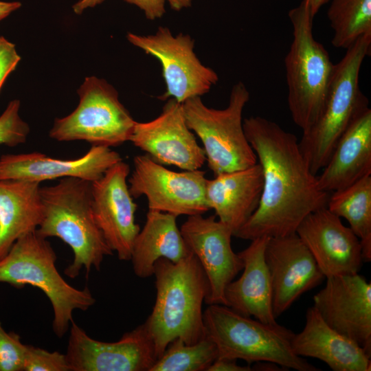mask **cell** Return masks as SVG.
<instances>
[{
  "label": "cell",
  "mask_w": 371,
  "mask_h": 371,
  "mask_svg": "<svg viewBox=\"0 0 371 371\" xmlns=\"http://www.w3.org/2000/svg\"><path fill=\"white\" fill-rule=\"evenodd\" d=\"M329 1L330 0H309L312 15L315 16L321 7Z\"/></svg>",
  "instance_id": "cell-38"
},
{
  "label": "cell",
  "mask_w": 371,
  "mask_h": 371,
  "mask_svg": "<svg viewBox=\"0 0 371 371\" xmlns=\"http://www.w3.org/2000/svg\"><path fill=\"white\" fill-rule=\"evenodd\" d=\"M21 5V3L18 1L8 2L0 1V21L14 11L18 10Z\"/></svg>",
  "instance_id": "cell-35"
},
{
  "label": "cell",
  "mask_w": 371,
  "mask_h": 371,
  "mask_svg": "<svg viewBox=\"0 0 371 371\" xmlns=\"http://www.w3.org/2000/svg\"><path fill=\"white\" fill-rule=\"evenodd\" d=\"M192 0H165L168 2L170 8L176 11H179L183 8H187L192 5Z\"/></svg>",
  "instance_id": "cell-37"
},
{
  "label": "cell",
  "mask_w": 371,
  "mask_h": 371,
  "mask_svg": "<svg viewBox=\"0 0 371 371\" xmlns=\"http://www.w3.org/2000/svg\"><path fill=\"white\" fill-rule=\"evenodd\" d=\"M40 192L43 218L36 231L46 238H59L71 247L74 258L65 274L75 278L83 269L87 274L93 268L100 270L104 257L113 251L94 219L91 182L66 177L41 187Z\"/></svg>",
  "instance_id": "cell-3"
},
{
  "label": "cell",
  "mask_w": 371,
  "mask_h": 371,
  "mask_svg": "<svg viewBox=\"0 0 371 371\" xmlns=\"http://www.w3.org/2000/svg\"><path fill=\"white\" fill-rule=\"evenodd\" d=\"M243 128L263 186L256 210L233 236L252 240L295 234L307 215L326 207L330 195L319 188L294 134L260 116L245 118Z\"/></svg>",
  "instance_id": "cell-1"
},
{
  "label": "cell",
  "mask_w": 371,
  "mask_h": 371,
  "mask_svg": "<svg viewBox=\"0 0 371 371\" xmlns=\"http://www.w3.org/2000/svg\"><path fill=\"white\" fill-rule=\"evenodd\" d=\"M330 1L327 16L335 47L346 49L361 36L371 34V0Z\"/></svg>",
  "instance_id": "cell-27"
},
{
  "label": "cell",
  "mask_w": 371,
  "mask_h": 371,
  "mask_svg": "<svg viewBox=\"0 0 371 371\" xmlns=\"http://www.w3.org/2000/svg\"><path fill=\"white\" fill-rule=\"evenodd\" d=\"M142 10L149 20L161 18L166 12L165 0H124Z\"/></svg>",
  "instance_id": "cell-33"
},
{
  "label": "cell",
  "mask_w": 371,
  "mask_h": 371,
  "mask_svg": "<svg viewBox=\"0 0 371 371\" xmlns=\"http://www.w3.org/2000/svg\"><path fill=\"white\" fill-rule=\"evenodd\" d=\"M40 183L0 179V260L20 237L36 231L43 218Z\"/></svg>",
  "instance_id": "cell-24"
},
{
  "label": "cell",
  "mask_w": 371,
  "mask_h": 371,
  "mask_svg": "<svg viewBox=\"0 0 371 371\" xmlns=\"http://www.w3.org/2000/svg\"><path fill=\"white\" fill-rule=\"evenodd\" d=\"M265 259L272 286V307L276 318L303 293L325 278L314 258L296 233L268 238Z\"/></svg>",
  "instance_id": "cell-18"
},
{
  "label": "cell",
  "mask_w": 371,
  "mask_h": 371,
  "mask_svg": "<svg viewBox=\"0 0 371 371\" xmlns=\"http://www.w3.org/2000/svg\"><path fill=\"white\" fill-rule=\"evenodd\" d=\"M129 166L122 160L91 182L92 211L107 244L119 260H130L140 231L135 223L137 205L127 184Z\"/></svg>",
  "instance_id": "cell-13"
},
{
  "label": "cell",
  "mask_w": 371,
  "mask_h": 371,
  "mask_svg": "<svg viewBox=\"0 0 371 371\" xmlns=\"http://www.w3.org/2000/svg\"><path fill=\"white\" fill-rule=\"evenodd\" d=\"M295 233L325 278L355 275L360 271L363 260L359 239L327 207L307 215Z\"/></svg>",
  "instance_id": "cell-17"
},
{
  "label": "cell",
  "mask_w": 371,
  "mask_h": 371,
  "mask_svg": "<svg viewBox=\"0 0 371 371\" xmlns=\"http://www.w3.org/2000/svg\"><path fill=\"white\" fill-rule=\"evenodd\" d=\"M327 208L345 218L359 239L363 262L371 260V175L329 196Z\"/></svg>",
  "instance_id": "cell-26"
},
{
  "label": "cell",
  "mask_w": 371,
  "mask_h": 371,
  "mask_svg": "<svg viewBox=\"0 0 371 371\" xmlns=\"http://www.w3.org/2000/svg\"><path fill=\"white\" fill-rule=\"evenodd\" d=\"M129 141L161 165L195 170L206 161L203 148L186 124L182 104L173 98L168 99L156 118L136 122Z\"/></svg>",
  "instance_id": "cell-14"
},
{
  "label": "cell",
  "mask_w": 371,
  "mask_h": 371,
  "mask_svg": "<svg viewBox=\"0 0 371 371\" xmlns=\"http://www.w3.org/2000/svg\"><path fill=\"white\" fill-rule=\"evenodd\" d=\"M262 186V172L257 163L245 169L207 179L206 201L218 221L227 225L234 236L256 210Z\"/></svg>",
  "instance_id": "cell-22"
},
{
  "label": "cell",
  "mask_w": 371,
  "mask_h": 371,
  "mask_svg": "<svg viewBox=\"0 0 371 371\" xmlns=\"http://www.w3.org/2000/svg\"><path fill=\"white\" fill-rule=\"evenodd\" d=\"M104 1V0H80L73 6V9L75 13L80 14L85 9L93 8L102 3Z\"/></svg>",
  "instance_id": "cell-36"
},
{
  "label": "cell",
  "mask_w": 371,
  "mask_h": 371,
  "mask_svg": "<svg viewBox=\"0 0 371 371\" xmlns=\"http://www.w3.org/2000/svg\"><path fill=\"white\" fill-rule=\"evenodd\" d=\"M326 279L313 306L330 327L371 356V283L359 273Z\"/></svg>",
  "instance_id": "cell-16"
},
{
  "label": "cell",
  "mask_w": 371,
  "mask_h": 371,
  "mask_svg": "<svg viewBox=\"0 0 371 371\" xmlns=\"http://www.w3.org/2000/svg\"><path fill=\"white\" fill-rule=\"evenodd\" d=\"M217 357L216 346L207 337L192 344L176 338L168 344L150 371H207Z\"/></svg>",
  "instance_id": "cell-28"
},
{
  "label": "cell",
  "mask_w": 371,
  "mask_h": 371,
  "mask_svg": "<svg viewBox=\"0 0 371 371\" xmlns=\"http://www.w3.org/2000/svg\"><path fill=\"white\" fill-rule=\"evenodd\" d=\"M56 254L50 243L36 231L14 243L0 260V282L21 289L30 285L41 289L52 306V328L63 337L73 320L75 310L87 311L95 302L87 287L78 289L69 284L56 267Z\"/></svg>",
  "instance_id": "cell-5"
},
{
  "label": "cell",
  "mask_w": 371,
  "mask_h": 371,
  "mask_svg": "<svg viewBox=\"0 0 371 371\" xmlns=\"http://www.w3.org/2000/svg\"><path fill=\"white\" fill-rule=\"evenodd\" d=\"M293 41L284 58L289 109L302 132L317 120L324 107L335 64L313 34L309 0L289 12Z\"/></svg>",
  "instance_id": "cell-7"
},
{
  "label": "cell",
  "mask_w": 371,
  "mask_h": 371,
  "mask_svg": "<svg viewBox=\"0 0 371 371\" xmlns=\"http://www.w3.org/2000/svg\"><path fill=\"white\" fill-rule=\"evenodd\" d=\"M208 305L203 311L205 337L216 346L217 358L242 359L249 364L269 361L297 371L319 370L294 353V333L290 329L243 315L225 305Z\"/></svg>",
  "instance_id": "cell-6"
},
{
  "label": "cell",
  "mask_w": 371,
  "mask_h": 371,
  "mask_svg": "<svg viewBox=\"0 0 371 371\" xmlns=\"http://www.w3.org/2000/svg\"><path fill=\"white\" fill-rule=\"evenodd\" d=\"M317 177L326 192L344 189L371 175V109L361 112L338 141L328 161Z\"/></svg>",
  "instance_id": "cell-23"
},
{
  "label": "cell",
  "mask_w": 371,
  "mask_h": 371,
  "mask_svg": "<svg viewBox=\"0 0 371 371\" xmlns=\"http://www.w3.org/2000/svg\"><path fill=\"white\" fill-rule=\"evenodd\" d=\"M291 348L295 355L319 359L333 371L370 370L371 356L330 327L313 306L306 311L302 330L294 333Z\"/></svg>",
  "instance_id": "cell-21"
},
{
  "label": "cell",
  "mask_w": 371,
  "mask_h": 371,
  "mask_svg": "<svg viewBox=\"0 0 371 371\" xmlns=\"http://www.w3.org/2000/svg\"><path fill=\"white\" fill-rule=\"evenodd\" d=\"M133 167L128 180L129 192L133 198L145 196L148 210L177 217L203 214L210 210L205 198V171L175 172L146 154L135 157Z\"/></svg>",
  "instance_id": "cell-11"
},
{
  "label": "cell",
  "mask_w": 371,
  "mask_h": 371,
  "mask_svg": "<svg viewBox=\"0 0 371 371\" xmlns=\"http://www.w3.org/2000/svg\"><path fill=\"white\" fill-rule=\"evenodd\" d=\"M128 41L161 63L166 90L158 98H173L179 103L207 93L218 81L217 74L203 65L194 52V42L188 34L174 36L166 27L154 34L128 32Z\"/></svg>",
  "instance_id": "cell-10"
},
{
  "label": "cell",
  "mask_w": 371,
  "mask_h": 371,
  "mask_svg": "<svg viewBox=\"0 0 371 371\" xmlns=\"http://www.w3.org/2000/svg\"><path fill=\"white\" fill-rule=\"evenodd\" d=\"M252 367L239 366L236 360L217 358L207 368V371H251Z\"/></svg>",
  "instance_id": "cell-34"
},
{
  "label": "cell",
  "mask_w": 371,
  "mask_h": 371,
  "mask_svg": "<svg viewBox=\"0 0 371 371\" xmlns=\"http://www.w3.org/2000/svg\"><path fill=\"white\" fill-rule=\"evenodd\" d=\"M249 96L245 85L238 82L223 109L207 107L199 96L182 103L186 124L201 140L207 166L214 176L258 163L243 128V111Z\"/></svg>",
  "instance_id": "cell-8"
},
{
  "label": "cell",
  "mask_w": 371,
  "mask_h": 371,
  "mask_svg": "<svg viewBox=\"0 0 371 371\" xmlns=\"http://www.w3.org/2000/svg\"><path fill=\"white\" fill-rule=\"evenodd\" d=\"M120 155L109 147L91 146L74 159H60L38 152L5 154L0 157V179H23L34 182L74 177L93 182L116 163Z\"/></svg>",
  "instance_id": "cell-19"
},
{
  "label": "cell",
  "mask_w": 371,
  "mask_h": 371,
  "mask_svg": "<svg viewBox=\"0 0 371 371\" xmlns=\"http://www.w3.org/2000/svg\"><path fill=\"white\" fill-rule=\"evenodd\" d=\"M215 218L216 215L207 218L202 214L189 216L180 230L207 279L205 302L225 305V290L243 269V262L238 253L232 249V230Z\"/></svg>",
  "instance_id": "cell-15"
},
{
  "label": "cell",
  "mask_w": 371,
  "mask_h": 371,
  "mask_svg": "<svg viewBox=\"0 0 371 371\" xmlns=\"http://www.w3.org/2000/svg\"><path fill=\"white\" fill-rule=\"evenodd\" d=\"M153 275L156 299L144 324L158 359L176 338L192 344L205 337L202 306L208 293V282L192 252L177 263L158 259Z\"/></svg>",
  "instance_id": "cell-2"
},
{
  "label": "cell",
  "mask_w": 371,
  "mask_h": 371,
  "mask_svg": "<svg viewBox=\"0 0 371 371\" xmlns=\"http://www.w3.org/2000/svg\"><path fill=\"white\" fill-rule=\"evenodd\" d=\"M20 106L19 100H13L0 115V145L15 147L26 142L30 127L19 115Z\"/></svg>",
  "instance_id": "cell-29"
},
{
  "label": "cell",
  "mask_w": 371,
  "mask_h": 371,
  "mask_svg": "<svg viewBox=\"0 0 371 371\" xmlns=\"http://www.w3.org/2000/svg\"><path fill=\"white\" fill-rule=\"evenodd\" d=\"M21 60L15 45L0 36V91L9 74L15 69Z\"/></svg>",
  "instance_id": "cell-32"
},
{
  "label": "cell",
  "mask_w": 371,
  "mask_h": 371,
  "mask_svg": "<svg viewBox=\"0 0 371 371\" xmlns=\"http://www.w3.org/2000/svg\"><path fill=\"white\" fill-rule=\"evenodd\" d=\"M267 240V237L255 238L238 253L243 262V273L227 286L224 298L225 305L234 311L263 323L276 324L271 282L265 259Z\"/></svg>",
  "instance_id": "cell-20"
},
{
  "label": "cell",
  "mask_w": 371,
  "mask_h": 371,
  "mask_svg": "<svg viewBox=\"0 0 371 371\" xmlns=\"http://www.w3.org/2000/svg\"><path fill=\"white\" fill-rule=\"evenodd\" d=\"M70 371H150L157 359L144 324L125 333L120 339H94L74 319L65 353Z\"/></svg>",
  "instance_id": "cell-12"
},
{
  "label": "cell",
  "mask_w": 371,
  "mask_h": 371,
  "mask_svg": "<svg viewBox=\"0 0 371 371\" xmlns=\"http://www.w3.org/2000/svg\"><path fill=\"white\" fill-rule=\"evenodd\" d=\"M23 371H70L66 355L26 345Z\"/></svg>",
  "instance_id": "cell-30"
},
{
  "label": "cell",
  "mask_w": 371,
  "mask_h": 371,
  "mask_svg": "<svg viewBox=\"0 0 371 371\" xmlns=\"http://www.w3.org/2000/svg\"><path fill=\"white\" fill-rule=\"evenodd\" d=\"M79 103L69 115L56 119L49 137L58 142L85 141L115 147L129 141L136 121L106 80L87 77L78 90Z\"/></svg>",
  "instance_id": "cell-9"
},
{
  "label": "cell",
  "mask_w": 371,
  "mask_h": 371,
  "mask_svg": "<svg viewBox=\"0 0 371 371\" xmlns=\"http://www.w3.org/2000/svg\"><path fill=\"white\" fill-rule=\"evenodd\" d=\"M371 34L359 37L341 60L335 64L322 111L315 122L302 132L301 152L311 172L317 175L328 161L338 141L364 110L369 101L359 87V74L370 55Z\"/></svg>",
  "instance_id": "cell-4"
},
{
  "label": "cell",
  "mask_w": 371,
  "mask_h": 371,
  "mask_svg": "<svg viewBox=\"0 0 371 371\" xmlns=\"http://www.w3.org/2000/svg\"><path fill=\"white\" fill-rule=\"evenodd\" d=\"M25 348L19 335L6 332L0 322V371H23Z\"/></svg>",
  "instance_id": "cell-31"
},
{
  "label": "cell",
  "mask_w": 371,
  "mask_h": 371,
  "mask_svg": "<svg viewBox=\"0 0 371 371\" xmlns=\"http://www.w3.org/2000/svg\"><path fill=\"white\" fill-rule=\"evenodd\" d=\"M177 218L169 213L148 210L130 260L137 276L146 278L153 275L155 263L159 258L177 263L192 253L177 227Z\"/></svg>",
  "instance_id": "cell-25"
}]
</instances>
